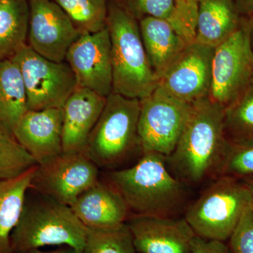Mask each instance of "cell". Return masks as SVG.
I'll return each instance as SVG.
<instances>
[{
	"label": "cell",
	"instance_id": "1",
	"mask_svg": "<svg viewBox=\"0 0 253 253\" xmlns=\"http://www.w3.org/2000/svg\"><path fill=\"white\" fill-rule=\"evenodd\" d=\"M229 141L224 109L208 98L192 104L175 149L166 158L173 175L188 187H198L221 175Z\"/></svg>",
	"mask_w": 253,
	"mask_h": 253
},
{
	"label": "cell",
	"instance_id": "2",
	"mask_svg": "<svg viewBox=\"0 0 253 253\" xmlns=\"http://www.w3.org/2000/svg\"><path fill=\"white\" fill-rule=\"evenodd\" d=\"M109 182L132 215L179 217L185 212L188 186L173 175L162 155L143 153L134 166L110 172Z\"/></svg>",
	"mask_w": 253,
	"mask_h": 253
},
{
	"label": "cell",
	"instance_id": "3",
	"mask_svg": "<svg viewBox=\"0 0 253 253\" xmlns=\"http://www.w3.org/2000/svg\"><path fill=\"white\" fill-rule=\"evenodd\" d=\"M107 27L111 44L113 92L143 99L158 85L156 74L145 50L139 20L121 3L108 6Z\"/></svg>",
	"mask_w": 253,
	"mask_h": 253
},
{
	"label": "cell",
	"instance_id": "4",
	"mask_svg": "<svg viewBox=\"0 0 253 253\" xmlns=\"http://www.w3.org/2000/svg\"><path fill=\"white\" fill-rule=\"evenodd\" d=\"M27 202L11 236L13 253L45 246H70L83 252L87 227L70 206L45 196Z\"/></svg>",
	"mask_w": 253,
	"mask_h": 253
},
{
	"label": "cell",
	"instance_id": "5",
	"mask_svg": "<svg viewBox=\"0 0 253 253\" xmlns=\"http://www.w3.org/2000/svg\"><path fill=\"white\" fill-rule=\"evenodd\" d=\"M251 208L252 194L244 181L220 175L187 206L184 217L199 237L226 242Z\"/></svg>",
	"mask_w": 253,
	"mask_h": 253
},
{
	"label": "cell",
	"instance_id": "6",
	"mask_svg": "<svg viewBox=\"0 0 253 253\" xmlns=\"http://www.w3.org/2000/svg\"><path fill=\"white\" fill-rule=\"evenodd\" d=\"M139 113L140 100L113 92L106 98L84 151L98 168L116 167L136 149L141 150L138 133Z\"/></svg>",
	"mask_w": 253,
	"mask_h": 253
},
{
	"label": "cell",
	"instance_id": "7",
	"mask_svg": "<svg viewBox=\"0 0 253 253\" xmlns=\"http://www.w3.org/2000/svg\"><path fill=\"white\" fill-rule=\"evenodd\" d=\"M11 59L19 68L27 95L28 111L61 109L78 88L73 70L66 61H51L28 44Z\"/></svg>",
	"mask_w": 253,
	"mask_h": 253
},
{
	"label": "cell",
	"instance_id": "8",
	"mask_svg": "<svg viewBox=\"0 0 253 253\" xmlns=\"http://www.w3.org/2000/svg\"><path fill=\"white\" fill-rule=\"evenodd\" d=\"M253 81V50L248 18L229 38L214 48L208 99L224 110Z\"/></svg>",
	"mask_w": 253,
	"mask_h": 253
},
{
	"label": "cell",
	"instance_id": "9",
	"mask_svg": "<svg viewBox=\"0 0 253 253\" xmlns=\"http://www.w3.org/2000/svg\"><path fill=\"white\" fill-rule=\"evenodd\" d=\"M184 102L158 86L140 100L138 133L141 151L168 158L175 149L191 113Z\"/></svg>",
	"mask_w": 253,
	"mask_h": 253
},
{
	"label": "cell",
	"instance_id": "10",
	"mask_svg": "<svg viewBox=\"0 0 253 253\" xmlns=\"http://www.w3.org/2000/svg\"><path fill=\"white\" fill-rule=\"evenodd\" d=\"M98 180L99 168L84 152H63L44 164L38 165L31 189L71 206Z\"/></svg>",
	"mask_w": 253,
	"mask_h": 253
},
{
	"label": "cell",
	"instance_id": "11",
	"mask_svg": "<svg viewBox=\"0 0 253 253\" xmlns=\"http://www.w3.org/2000/svg\"><path fill=\"white\" fill-rule=\"evenodd\" d=\"M27 44L38 54L64 61L68 49L81 33L55 0H28Z\"/></svg>",
	"mask_w": 253,
	"mask_h": 253
},
{
	"label": "cell",
	"instance_id": "12",
	"mask_svg": "<svg viewBox=\"0 0 253 253\" xmlns=\"http://www.w3.org/2000/svg\"><path fill=\"white\" fill-rule=\"evenodd\" d=\"M65 61L73 70L78 87L108 97L113 92L111 38L107 26L83 33L68 49Z\"/></svg>",
	"mask_w": 253,
	"mask_h": 253
},
{
	"label": "cell",
	"instance_id": "13",
	"mask_svg": "<svg viewBox=\"0 0 253 253\" xmlns=\"http://www.w3.org/2000/svg\"><path fill=\"white\" fill-rule=\"evenodd\" d=\"M214 51L196 41L188 44L159 78L158 86L190 104L208 98Z\"/></svg>",
	"mask_w": 253,
	"mask_h": 253
},
{
	"label": "cell",
	"instance_id": "14",
	"mask_svg": "<svg viewBox=\"0 0 253 253\" xmlns=\"http://www.w3.org/2000/svg\"><path fill=\"white\" fill-rule=\"evenodd\" d=\"M126 223L136 253H192L196 235L184 217L130 215Z\"/></svg>",
	"mask_w": 253,
	"mask_h": 253
},
{
	"label": "cell",
	"instance_id": "15",
	"mask_svg": "<svg viewBox=\"0 0 253 253\" xmlns=\"http://www.w3.org/2000/svg\"><path fill=\"white\" fill-rule=\"evenodd\" d=\"M63 111H28L18 121L13 135L38 165L63 153Z\"/></svg>",
	"mask_w": 253,
	"mask_h": 253
},
{
	"label": "cell",
	"instance_id": "16",
	"mask_svg": "<svg viewBox=\"0 0 253 253\" xmlns=\"http://www.w3.org/2000/svg\"><path fill=\"white\" fill-rule=\"evenodd\" d=\"M106 98L78 87L62 107L63 152H84L89 136L99 121Z\"/></svg>",
	"mask_w": 253,
	"mask_h": 253
},
{
	"label": "cell",
	"instance_id": "17",
	"mask_svg": "<svg viewBox=\"0 0 253 253\" xmlns=\"http://www.w3.org/2000/svg\"><path fill=\"white\" fill-rule=\"evenodd\" d=\"M70 207L87 228H109L126 223L129 211L126 201L111 184L98 180L82 193Z\"/></svg>",
	"mask_w": 253,
	"mask_h": 253
},
{
	"label": "cell",
	"instance_id": "18",
	"mask_svg": "<svg viewBox=\"0 0 253 253\" xmlns=\"http://www.w3.org/2000/svg\"><path fill=\"white\" fill-rule=\"evenodd\" d=\"M139 24L145 50L159 80L188 44L167 20L146 16Z\"/></svg>",
	"mask_w": 253,
	"mask_h": 253
},
{
	"label": "cell",
	"instance_id": "19",
	"mask_svg": "<svg viewBox=\"0 0 253 253\" xmlns=\"http://www.w3.org/2000/svg\"><path fill=\"white\" fill-rule=\"evenodd\" d=\"M244 18L234 0H201L196 42L215 48L240 27Z\"/></svg>",
	"mask_w": 253,
	"mask_h": 253
},
{
	"label": "cell",
	"instance_id": "20",
	"mask_svg": "<svg viewBox=\"0 0 253 253\" xmlns=\"http://www.w3.org/2000/svg\"><path fill=\"white\" fill-rule=\"evenodd\" d=\"M37 166L14 179L0 181V253H14L11 234L22 214Z\"/></svg>",
	"mask_w": 253,
	"mask_h": 253
},
{
	"label": "cell",
	"instance_id": "21",
	"mask_svg": "<svg viewBox=\"0 0 253 253\" xmlns=\"http://www.w3.org/2000/svg\"><path fill=\"white\" fill-rule=\"evenodd\" d=\"M28 111L27 95L19 68L11 59H0V126L13 134Z\"/></svg>",
	"mask_w": 253,
	"mask_h": 253
},
{
	"label": "cell",
	"instance_id": "22",
	"mask_svg": "<svg viewBox=\"0 0 253 253\" xmlns=\"http://www.w3.org/2000/svg\"><path fill=\"white\" fill-rule=\"evenodd\" d=\"M29 17L28 0H0V59L27 44Z\"/></svg>",
	"mask_w": 253,
	"mask_h": 253
},
{
	"label": "cell",
	"instance_id": "23",
	"mask_svg": "<svg viewBox=\"0 0 253 253\" xmlns=\"http://www.w3.org/2000/svg\"><path fill=\"white\" fill-rule=\"evenodd\" d=\"M81 34L101 31L107 26L108 0H55Z\"/></svg>",
	"mask_w": 253,
	"mask_h": 253
},
{
	"label": "cell",
	"instance_id": "24",
	"mask_svg": "<svg viewBox=\"0 0 253 253\" xmlns=\"http://www.w3.org/2000/svg\"><path fill=\"white\" fill-rule=\"evenodd\" d=\"M82 253H136L126 223L109 228H87Z\"/></svg>",
	"mask_w": 253,
	"mask_h": 253
},
{
	"label": "cell",
	"instance_id": "25",
	"mask_svg": "<svg viewBox=\"0 0 253 253\" xmlns=\"http://www.w3.org/2000/svg\"><path fill=\"white\" fill-rule=\"evenodd\" d=\"M224 127L229 141L253 137V81L224 110Z\"/></svg>",
	"mask_w": 253,
	"mask_h": 253
},
{
	"label": "cell",
	"instance_id": "26",
	"mask_svg": "<svg viewBox=\"0 0 253 253\" xmlns=\"http://www.w3.org/2000/svg\"><path fill=\"white\" fill-rule=\"evenodd\" d=\"M36 166L14 135L0 126V181L17 177Z\"/></svg>",
	"mask_w": 253,
	"mask_h": 253
},
{
	"label": "cell",
	"instance_id": "27",
	"mask_svg": "<svg viewBox=\"0 0 253 253\" xmlns=\"http://www.w3.org/2000/svg\"><path fill=\"white\" fill-rule=\"evenodd\" d=\"M221 175L241 180L253 176V137L229 141Z\"/></svg>",
	"mask_w": 253,
	"mask_h": 253
},
{
	"label": "cell",
	"instance_id": "28",
	"mask_svg": "<svg viewBox=\"0 0 253 253\" xmlns=\"http://www.w3.org/2000/svg\"><path fill=\"white\" fill-rule=\"evenodd\" d=\"M201 0H173L168 22L187 44L196 41V26Z\"/></svg>",
	"mask_w": 253,
	"mask_h": 253
},
{
	"label": "cell",
	"instance_id": "29",
	"mask_svg": "<svg viewBox=\"0 0 253 253\" xmlns=\"http://www.w3.org/2000/svg\"><path fill=\"white\" fill-rule=\"evenodd\" d=\"M226 243L230 253H253V208L244 213Z\"/></svg>",
	"mask_w": 253,
	"mask_h": 253
},
{
	"label": "cell",
	"instance_id": "30",
	"mask_svg": "<svg viewBox=\"0 0 253 253\" xmlns=\"http://www.w3.org/2000/svg\"><path fill=\"white\" fill-rule=\"evenodd\" d=\"M121 4L138 20L152 16L168 21L172 12L173 0H124Z\"/></svg>",
	"mask_w": 253,
	"mask_h": 253
},
{
	"label": "cell",
	"instance_id": "31",
	"mask_svg": "<svg viewBox=\"0 0 253 253\" xmlns=\"http://www.w3.org/2000/svg\"><path fill=\"white\" fill-rule=\"evenodd\" d=\"M192 253H230L226 242L206 240L196 236Z\"/></svg>",
	"mask_w": 253,
	"mask_h": 253
},
{
	"label": "cell",
	"instance_id": "32",
	"mask_svg": "<svg viewBox=\"0 0 253 253\" xmlns=\"http://www.w3.org/2000/svg\"><path fill=\"white\" fill-rule=\"evenodd\" d=\"M239 12L244 17L249 18L253 14V0H234Z\"/></svg>",
	"mask_w": 253,
	"mask_h": 253
},
{
	"label": "cell",
	"instance_id": "33",
	"mask_svg": "<svg viewBox=\"0 0 253 253\" xmlns=\"http://www.w3.org/2000/svg\"><path fill=\"white\" fill-rule=\"evenodd\" d=\"M24 253H81L78 251L77 250L73 249L70 246H63L59 249L54 250V251H42L41 249L31 250L28 252Z\"/></svg>",
	"mask_w": 253,
	"mask_h": 253
},
{
	"label": "cell",
	"instance_id": "34",
	"mask_svg": "<svg viewBox=\"0 0 253 253\" xmlns=\"http://www.w3.org/2000/svg\"><path fill=\"white\" fill-rule=\"evenodd\" d=\"M248 22H249L250 39H251V46L253 50V14L248 18Z\"/></svg>",
	"mask_w": 253,
	"mask_h": 253
},
{
	"label": "cell",
	"instance_id": "35",
	"mask_svg": "<svg viewBox=\"0 0 253 253\" xmlns=\"http://www.w3.org/2000/svg\"><path fill=\"white\" fill-rule=\"evenodd\" d=\"M244 182L246 183V185L249 186L250 191H251V194H252L253 199V176L252 177L248 178V179H244Z\"/></svg>",
	"mask_w": 253,
	"mask_h": 253
}]
</instances>
